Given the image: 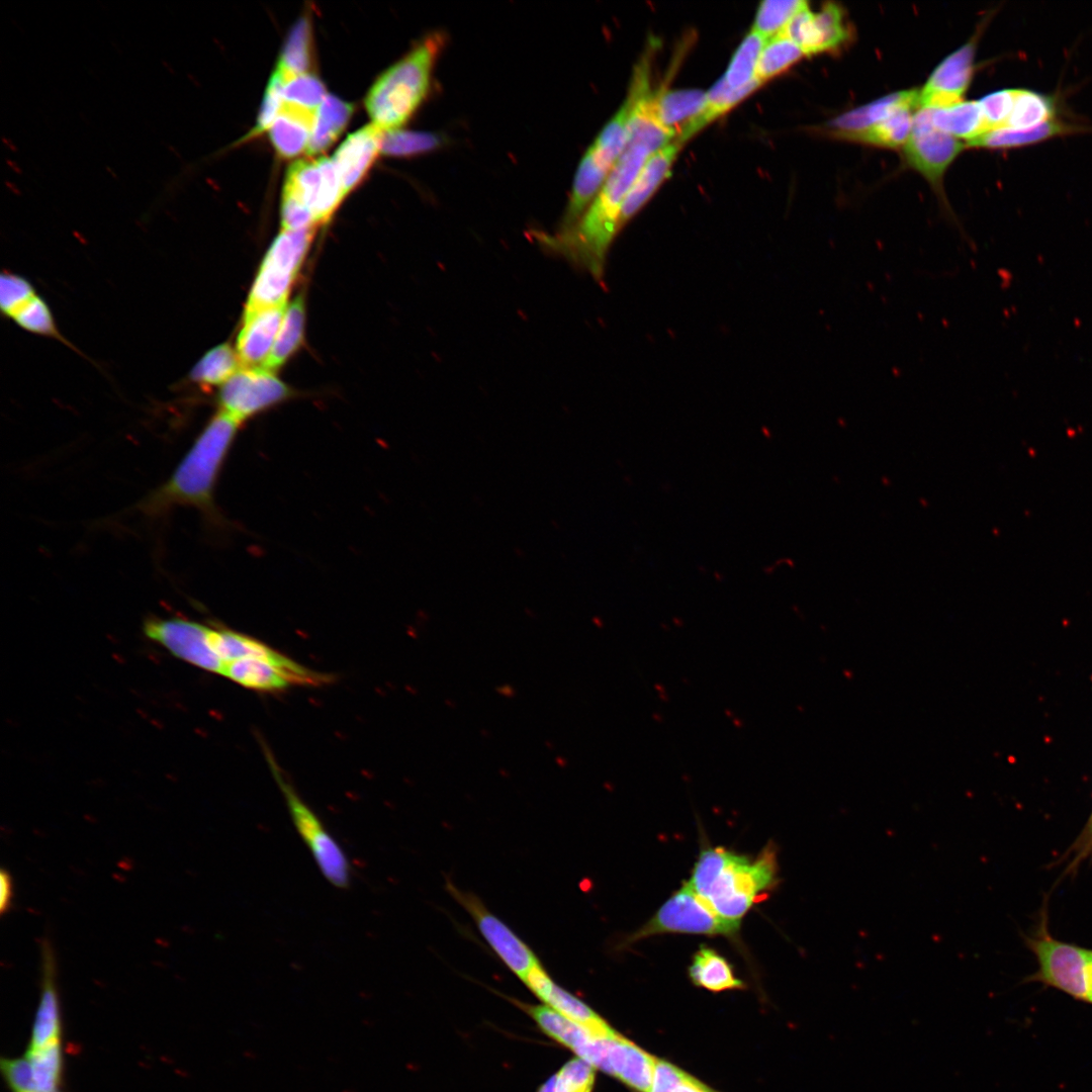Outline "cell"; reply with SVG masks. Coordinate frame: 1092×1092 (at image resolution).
<instances>
[{"instance_id": "cell-14", "label": "cell", "mask_w": 1092, "mask_h": 1092, "mask_svg": "<svg viewBox=\"0 0 1092 1092\" xmlns=\"http://www.w3.org/2000/svg\"><path fill=\"white\" fill-rule=\"evenodd\" d=\"M963 149V143L932 123L929 108H920L915 113L904 147L905 158L932 185L940 184L945 170Z\"/></svg>"}, {"instance_id": "cell-49", "label": "cell", "mask_w": 1092, "mask_h": 1092, "mask_svg": "<svg viewBox=\"0 0 1092 1092\" xmlns=\"http://www.w3.org/2000/svg\"><path fill=\"white\" fill-rule=\"evenodd\" d=\"M283 81L284 79L281 72L275 68L265 91L257 123L252 132H250V135H255L261 133L263 130L269 129L275 120L283 102Z\"/></svg>"}, {"instance_id": "cell-17", "label": "cell", "mask_w": 1092, "mask_h": 1092, "mask_svg": "<svg viewBox=\"0 0 1092 1092\" xmlns=\"http://www.w3.org/2000/svg\"><path fill=\"white\" fill-rule=\"evenodd\" d=\"M654 92L650 87L649 62L645 59L634 72L627 97L630 106L627 145L640 146L651 154L674 141L657 119Z\"/></svg>"}, {"instance_id": "cell-4", "label": "cell", "mask_w": 1092, "mask_h": 1092, "mask_svg": "<svg viewBox=\"0 0 1092 1092\" xmlns=\"http://www.w3.org/2000/svg\"><path fill=\"white\" fill-rule=\"evenodd\" d=\"M445 35L433 32L386 69L365 98L372 123L383 131L403 125L426 98Z\"/></svg>"}, {"instance_id": "cell-16", "label": "cell", "mask_w": 1092, "mask_h": 1092, "mask_svg": "<svg viewBox=\"0 0 1092 1092\" xmlns=\"http://www.w3.org/2000/svg\"><path fill=\"white\" fill-rule=\"evenodd\" d=\"M782 33L796 42L805 56H811L840 49L849 39L850 30L843 9L827 2L816 12L808 5L802 8Z\"/></svg>"}, {"instance_id": "cell-24", "label": "cell", "mask_w": 1092, "mask_h": 1092, "mask_svg": "<svg viewBox=\"0 0 1092 1092\" xmlns=\"http://www.w3.org/2000/svg\"><path fill=\"white\" fill-rule=\"evenodd\" d=\"M681 146L677 141H673L646 160L623 202L620 213L621 229L642 208L670 174Z\"/></svg>"}, {"instance_id": "cell-32", "label": "cell", "mask_w": 1092, "mask_h": 1092, "mask_svg": "<svg viewBox=\"0 0 1092 1092\" xmlns=\"http://www.w3.org/2000/svg\"><path fill=\"white\" fill-rule=\"evenodd\" d=\"M304 325L305 304L299 294L286 307L273 348L262 368L274 372L294 354L302 342Z\"/></svg>"}, {"instance_id": "cell-10", "label": "cell", "mask_w": 1092, "mask_h": 1092, "mask_svg": "<svg viewBox=\"0 0 1092 1092\" xmlns=\"http://www.w3.org/2000/svg\"><path fill=\"white\" fill-rule=\"evenodd\" d=\"M282 196L308 208L316 225L328 221L345 196L333 159H303L290 165Z\"/></svg>"}, {"instance_id": "cell-29", "label": "cell", "mask_w": 1092, "mask_h": 1092, "mask_svg": "<svg viewBox=\"0 0 1092 1092\" xmlns=\"http://www.w3.org/2000/svg\"><path fill=\"white\" fill-rule=\"evenodd\" d=\"M688 971L694 985L713 992L744 988L729 962L707 945H701L694 953Z\"/></svg>"}, {"instance_id": "cell-13", "label": "cell", "mask_w": 1092, "mask_h": 1092, "mask_svg": "<svg viewBox=\"0 0 1092 1092\" xmlns=\"http://www.w3.org/2000/svg\"><path fill=\"white\" fill-rule=\"evenodd\" d=\"M208 642L225 664L242 658H253L280 669L291 685L316 687L332 681L331 674L311 670L260 640L230 629L210 627Z\"/></svg>"}, {"instance_id": "cell-33", "label": "cell", "mask_w": 1092, "mask_h": 1092, "mask_svg": "<svg viewBox=\"0 0 1092 1092\" xmlns=\"http://www.w3.org/2000/svg\"><path fill=\"white\" fill-rule=\"evenodd\" d=\"M762 83L758 80H755L743 88L732 89L726 84L724 78L721 77V79L707 91V102L701 114L689 124L676 141L684 145L707 124L729 111L741 100L750 95Z\"/></svg>"}, {"instance_id": "cell-52", "label": "cell", "mask_w": 1092, "mask_h": 1092, "mask_svg": "<svg viewBox=\"0 0 1092 1092\" xmlns=\"http://www.w3.org/2000/svg\"><path fill=\"white\" fill-rule=\"evenodd\" d=\"M1087 1003H1091V1004H1092V961H1091V965H1090V970H1089V980H1088V999H1087Z\"/></svg>"}, {"instance_id": "cell-9", "label": "cell", "mask_w": 1092, "mask_h": 1092, "mask_svg": "<svg viewBox=\"0 0 1092 1092\" xmlns=\"http://www.w3.org/2000/svg\"><path fill=\"white\" fill-rule=\"evenodd\" d=\"M268 761L286 800L293 824L313 855L321 872L335 887L340 889L348 888L351 879V868L345 852L325 828L314 812L282 777V772L270 755Z\"/></svg>"}, {"instance_id": "cell-48", "label": "cell", "mask_w": 1092, "mask_h": 1092, "mask_svg": "<svg viewBox=\"0 0 1092 1092\" xmlns=\"http://www.w3.org/2000/svg\"><path fill=\"white\" fill-rule=\"evenodd\" d=\"M34 295L32 286L24 278L10 273L1 275L0 306L6 315L12 316Z\"/></svg>"}, {"instance_id": "cell-7", "label": "cell", "mask_w": 1092, "mask_h": 1092, "mask_svg": "<svg viewBox=\"0 0 1092 1092\" xmlns=\"http://www.w3.org/2000/svg\"><path fill=\"white\" fill-rule=\"evenodd\" d=\"M313 235L314 228L282 230L262 261L244 312L286 304Z\"/></svg>"}, {"instance_id": "cell-11", "label": "cell", "mask_w": 1092, "mask_h": 1092, "mask_svg": "<svg viewBox=\"0 0 1092 1092\" xmlns=\"http://www.w3.org/2000/svg\"><path fill=\"white\" fill-rule=\"evenodd\" d=\"M290 388L272 371L242 366L220 386L218 411L241 425L291 396Z\"/></svg>"}, {"instance_id": "cell-15", "label": "cell", "mask_w": 1092, "mask_h": 1092, "mask_svg": "<svg viewBox=\"0 0 1092 1092\" xmlns=\"http://www.w3.org/2000/svg\"><path fill=\"white\" fill-rule=\"evenodd\" d=\"M209 626L183 619H152L144 627L148 638L176 657L207 671L223 674L225 663L211 649Z\"/></svg>"}, {"instance_id": "cell-25", "label": "cell", "mask_w": 1092, "mask_h": 1092, "mask_svg": "<svg viewBox=\"0 0 1092 1092\" xmlns=\"http://www.w3.org/2000/svg\"><path fill=\"white\" fill-rule=\"evenodd\" d=\"M315 114L316 110L283 100L268 129L270 140L281 157L291 158L307 151Z\"/></svg>"}, {"instance_id": "cell-8", "label": "cell", "mask_w": 1092, "mask_h": 1092, "mask_svg": "<svg viewBox=\"0 0 1092 1092\" xmlns=\"http://www.w3.org/2000/svg\"><path fill=\"white\" fill-rule=\"evenodd\" d=\"M740 924L741 922L719 915L688 882H685L645 924L626 939V943L631 944L653 935L666 933L733 937L738 933Z\"/></svg>"}, {"instance_id": "cell-23", "label": "cell", "mask_w": 1092, "mask_h": 1092, "mask_svg": "<svg viewBox=\"0 0 1092 1092\" xmlns=\"http://www.w3.org/2000/svg\"><path fill=\"white\" fill-rule=\"evenodd\" d=\"M382 134L383 130L375 124H367L349 134L336 151L333 161L345 196L361 181L381 151Z\"/></svg>"}, {"instance_id": "cell-12", "label": "cell", "mask_w": 1092, "mask_h": 1092, "mask_svg": "<svg viewBox=\"0 0 1092 1092\" xmlns=\"http://www.w3.org/2000/svg\"><path fill=\"white\" fill-rule=\"evenodd\" d=\"M446 889L471 916L497 958L519 979L523 981L528 973L540 964L530 946L490 912L475 894L460 890L449 881L446 882Z\"/></svg>"}, {"instance_id": "cell-40", "label": "cell", "mask_w": 1092, "mask_h": 1092, "mask_svg": "<svg viewBox=\"0 0 1092 1092\" xmlns=\"http://www.w3.org/2000/svg\"><path fill=\"white\" fill-rule=\"evenodd\" d=\"M310 64V23L306 16L300 17L292 26L280 58L278 68L285 77L307 73Z\"/></svg>"}, {"instance_id": "cell-30", "label": "cell", "mask_w": 1092, "mask_h": 1092, "mask_svg": "<svg viewBox=\"0 0 1092 1092\" xmlns=\"http://www.w3.org/2000/svg\"><path fill=\"white\" fill-rule=\"evenodd\" d=\"M932 123L946 133L966 139L967 143L989 131L979 101H960L940 107L929 108Z\"/></svg>"}, {"instance_id": "cell-1", "label": "cell", "mask_w": 1092, "mask_h": 1092, "mask_svg": "<svg viewBox=\"0 0 1092 1092\" xmlns=\"http://www.w3.org/2000/svg\"><path fill=\"white\" fill-rule=\"evenodd\" d=\"M650 155L645 148L627 145L598 195L573 226L551 235L533 232V237L544 250L566 258L600 280L609 248L621 230L623 202Z\"/></svg>"}, {"instance_id": "cell-3", "label": "cell", "mask_w": 1092, "mask_h": 1092, "mask_svg": "<svg viewBox=\"0 0 1092 1092\" xmlns=\"http://www.w3.org/2000/svg\"><path fill=\"white\" fill-rule=\"evenodd\" d=\"M688 883L719 915L741 922L780 883L777 847L768 842L753 857L721 846L704 848Z\"/></svg>"}, {"instance_id": "cell-31", "label": "cell", "mask_w": 1092, "mask_h": 1092, "mask_svg": "<svg viewBox=\"0 0 1092 1092\" xmlns=\"http://www.w3.org/2000/svg\"><path fill=\"white\" fill-rule=\"evenodd\" d=\"M353 111L351 103L327 94L316 110L306 152L316 154L329 148L344 130Z\"/></svg>"}, {"instance_id": "cell-45", "label": "cell", "mask_w": 1092, "mask_h": 1092, "mask_svg": "<svg viewBox=\"0 0 1092 1092\" xmlns=\"http://www.w3.org/2000/svg\"><path fill=\"white\" fill-rule=\"evenodd\" d=\"M650 1092H713L706 1085L668 1062L656 1060Z\"/></svg>"}, {"instance_id": "cell-54", "label": "cell", "mask_w": 1092, "mask_h": 1092, "mask_svg": "<svg viewBox=\"0 0 1092 1092\" xmlns=\"http://www.w3.org/2000/svg\"><path fill=\"white\" fill-rule=\"evenodd\" d=\"M1090 816H1092V813H1091V815H1090Z\"/></svg>"}, {"instance_id": "cell-47", "label": "cell", "mask_w": 1092, "mask_h": 1092, "mask_svg": "<svg viewBox=\"0 0 1092 1092\" xmlns=\"http://www.w3.org/2000/svg\"><path fill=\"white\" fill-rule=\"evenodd\" d=\"M1017 89L994 91L978 100L989 130L1005 127L1011 115Z\"/></svg>"}, {"instance_id": "cell-6", "label": "cell", "mask_w": 1092, "mask_h": 1092, "mask_svg": "<svg viewBox=\"0 0 1092 1092\" xmlns=\"http://www.w3.org/2000/svg\"><path fill=\"white\" fill-rule=\"evenodd\" d=\"M1046 913L1031 935L1025 938L1038 969L1027 982L1058 989L1074 999L1087 1002L1092 949L1056 939L1048 930Z\"/></svg>"}, {"instance_id": "cell-20", "label": "cell", "mask_w": 1092, "mask_h": 1092, "mask_svg": "<svg viewBox=\"0 0 1092 1092\" xmlns=\"http://www.w3.org/2000/svg\"><path fill=\"white\" fill-rule=\"evenodd\" d=\"M523 982L544 1005L595 1034L609 1036L616 1032L583 1001L555 984L541 963L528 973Z\"/></svg>"}, {"instance_id": "cell-38", "label": "cell", "mask_w": 1092, "mask_h": 1092, "mask_svg": "<svg viewBox=\"0 0 1092 1092\" xmlns=\"http://www.w3.org/2000/svg\"><path fill=\"white\" fill-rule=\"evenodd\" d=\"M804 56L796 42L780 33L765 41L756 66L755 78L763 83L788 70Z\"/></svg>"}, {"instance_id": "cell-46", "label": "cell", "mask_w": 1092, "mask_h": 1092, "mask_svg": "<svg viewBox=\"0 0 1092 1092\" xmlns=\"http://www.w3.org/2000/svg\"><path fill=\"white\" fill-rule=\"evenodd\" d=\"M24 330L46 336H56L57 330L47 303L34 295L11 316Z\"/></svg>"}, {"instance_id": "cell-36", "label": "cell", "mask_w": 1092, "mask_h": 1092, "mask_svg": "<svg viewBox=\"0 0 1092 1092\" xmlns=\"http://www.w3.org/2000/svg\"><path fill=\"white\" fill-rule=\"evenodd\" d=\"M237 351L229 344L209 350L193 367L191 379L202 386L222 385L242 366Z\"/></svg>"}, {"instance_id": "cell-28", "label": "cell", "mask_w": 1092, "mask_h": 1092, "mask_svg": "<svg viewBox=\"0 0 1092 1092\" xmlns=\"http://www.w3.org/2000/svg\"><path fill=\"white\" fill-rule=\"evenodd\" d=\"M1076 128L1055 118L1028 128L1001 127L991 129L967 143L972 148L1010 149L1029 146L1053 136L1074 132Z\"/></svg>"}, {"instance_id": "cell-19", "label": "cell", "mask_w": 1092, "mask_h": 1092, "mask_svg": "<svg viewBox=\"0 0 1092 1092\" xmlns=\"http://www.w3.org/2000/svg\"><path fill=\"white\" fill-rule=\"evenodd\" d=\"M64 1042V1024L57 987V963L47 938L40 944V994L27 1049Z\"/></svg>"}, {"instance_id": "cell-37", "label": "cell", "mask_w": 1092, "mask_h": 1092, "mask_svg": "<svg viewBox=\"0 0 1092 1092\" xmlns=\"http://www.w3.org/2000/svg\"><path fill=\"white\" fill-rule=\"evenodd\" d=\"M766 39L750 29L736 49L722 76L732 89L743 88L755 80L758 59Z\"/></svg>"}, {"instance_id": "cell-5", "label": "cell", "mask_w": 1092, "mask_h": 1092, "mask_svg": "<svg viewBox=\"0 0 1092 1092\" xmlns=\"http://www.w3.org/2000/svg\"><path fill=\"white\" fill-rule=\"evenodd\" d=\"M629 103L626 99L583 155L573 180L560 229L574 225L605 184L628 142Z\"/></svg>"}, {"instance_id": "cell-42", "label": "cell", "mask_w": 1092, "mask_h": 1092, "mask_svg": "<svg viewBox=\"0 0 1092 1092\" xmlns=\"http://www.w3.org/2000/svg\"><path fill=\"white\" fill-rule=\"evenodd\" d=\"M443 142L436 133L395 129L383 131L381 151L387 155L412 156L433 151Z\"/></svg>"}, {"instance_id": "cell-51", "label": "cell", "mask_w": 1092, "mask_h": 1092, "mask_svg": "<svg viewBox=\"0 0 1092 1092\" xmlns=\"http://www.w3.org/2000/svg\"><path fill=\"white\" fill-rule=\"evenodd\" d=\"M10 873L2 869L0 872V912L5 914L11 907L13 899V883Z\"/></svg>"}, {"instance_id": "cell-53", "label": "cell", "mask_w": 1092, "mask_h": 1092, "mask_svg": "<svg viewBox=\"0 0 1092 1092\" xmlns=\"http://www.w3.org/2000/svg\"><path fill=\"white\" fill-rule=\"evenodd\" d=\"M538 1092H553L548 1080L540 1086Z\"/></svg>"}, {"instance_id": "cell-41", "label": "cell", "mask_w": 1092, "mask_h": 1092, "mask_svg": "<svg viewBox=\"0 0 1092 1092\" xmlns=\"http://www.w3.org/2000/svg\"><path fill=\"white\" fill-rule=\"evenodd\" d=\"M808 3L803 0H765L755 14L752 30L766 40L782 33L791 19Z\"/></svg>"}, {"instance_id": "cell-50", "label": "cell", "mask_w": 1092, "mask_h": 1092, "mask_svg": "<svg viewBox=\"0 0 1092 1092\" xmlns=\"http://www.w3.org/2000/svg\"><path fill=\"white\" fill-rule=\"evenodd\" d=\"M1092 855V816L1089 817L1083 830L1080 832L1076 840L1072 843L1070 848L1066 851L1064 858L1068 860L1066 872H1075L1081 862L1086 860Z\"/></svg>"}, {"instance_id": "cell-34", "label": "cell", "mask_w": 1092, "mask_h": 1092, "mask_svg": "<svg viewBox=\"0 0 1092 1092\" xmlns=\"http://www.w3.org/2000/svg\"><path fill=\"white\" fill-rule=\"evenodd\" d=\"M222 675L244 688L262 692L283 691L291 685L280 669L253 658L229 662Z\"/></svg>"}, {"instance_id": "cell-26", "label": "cell", "mask_w": 1092, "mask_h": 1092, "mask_svg": "<svg viewBox=\"0 0 1092 1092\" xmlns=\"http://www.w3.org/2000/svg\"><path fill=\"white\" fill-rule=\"evenodd\" d=\"M918 97L919 91L917 90L900 91L887 95L839 115L829 123V130L833 135L845 139L884 120L903 107H918Z\"/></svg>"}, {"instance_id": "cell-39", "label": "cell", "mask_w": 1092, "mask_h": 1092, "mask_svg": "<svg viewBox=\"0 0 1092 1092\" xmlns=\"http://www.w3.org/2000/svg\"><path fill=\"white\" fill-rule=\"evenodd\" d=\"M1055 114L1056 103L1052 96L1017 89L1013 109L1005 127H1033L1054 119Z\"/></svg>"}, {"instance_id": "cell-27", "label": "cell", "mask_w": 1092, "mask_h": 1092, "mask_svg": "<svg viewBox=\"0 0 1092 1092\" xmlns=\"http://www.w3.org/2000/svg\"><path fill=\"white\" fill-rule=\"evenodd\" d=\"M707 92L700 89H660L654 92V107L661 125L677 140L703 111Z\"/></svg>"}, {"instance_id": "cell-44", "label": "cell", "mask_w": 1092, "mask_h": 1092, "mask_svg": "<svg viewBox=\"0 0 1092 1092\" xmlns=\"http://www.w3.org/2000/svg\"><path fill=\"white\" fill-rule=\"evenodd\" d=\"M548 1081L553 1092H592L595 1083V1068L585 1061L575 1058L561 1067Z\"/></svg>"}, {"instance_id": "cell-43", "label": "cell", "mask_w": 1092, "mask_h": 1092, "mask_svg": "<svg viewBox=\"0 0 1092 1092\" xmlns=\"http://www.w3.org/2000/svg\"><path fill=\"white\" fill-rule=\"evenodd\" d=\"M282 76L284 79L282 85V97L284 101L300 105L310 110H317L327 95L325 86L318 78L308 72L292 75L287 78L284 77L283 74Z\"/></svg>"}, {"instance_id": "cell-35", "label": "cell", "mask_w": 1092, "mask_h": 1092, "mask_svg": "<svg viewBox=\"0 0 1092 1092\" xmlns=\"http://www.w3.org/2000/svg\"><path fill=\"white\" fill-rule=\"evenodd\" d=\"M915 108L903 107L871 127L846 136L845 140L890 149L905 146L912 131Z\"/></svg>"}, {"instance_id": "cell-22", "label": "cell", "mask_w": 1092, "mask_h": 1092, "mask_svg": "<svg viewBox=\"0 0 1092 1092\" xmlns=\"http://www.w3.org/2000/svg\"><path fill=\"white\" fill-rule=\"evenodd\" d=\"M287 305L244 312L236 351L244 367H263L273 348Z\"/></svg>"}, {"instance_id": "cell-18", "label": "cell", "mask_w": 1092, "mask_h": 1092, "mask_svg": "<svg viewBox=\"0 0 1092 1092\" xmlns=\"http://www.w3.org/2000/svg\"><path fill=\"white\" fill-rule=\"evenodd\" d=\"M976 41L946 57L919 91L918 107L940 108L962 101L973 75Z\"/></svg>"}, {"instance_id": "cell-2", "label": "cell", "mask_w": 1092, "mask_h": 1092, "mask_svg": "<svg viewBox=\"0 0 1092 1092\" xmlns=\"http://www.w3.org/2000/svg\"><path fill=\"white\" fill-rule=\"evenodd\" d=\"M241 426L218 411L170 478L146 496L139 510L159 516L176 506H188L199 510L215 525L224 523L214 502V488Z\"/></svg>"}, {"instance_id": "cell-21", "label": "cell", "mask_w": 1092, "mask_h": 1092, "mask_svg": "<svg viewBox=\"0 0 1092 1092\" xmlns=\"http://www.w3.org/2000/svg\"><path fill=\"white\" fill-rule=\"evenodd\" d=\"M656 1059L619 1033L610 1036L597 1067L639 1092H650Z\"/></svg>"}]
</instances>
